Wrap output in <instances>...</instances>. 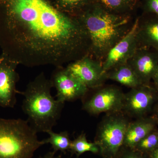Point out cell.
Wrapping results in <instances>:
<instances>
[{
    "label": "cell",
    "mask_w": 158,
    "mask_h": 158,
    "mask_svg": "<svg viewBox=\"0 0 158 158\" xmlns=\"http://www.w3.org/2000/svg\"><path fill=\"white\" fill-rule=\"evenodd\" d=\"M142 7L144 14L158 16V0H144Z\"/></svg>",
    "instance_id": "obj_21"
},
{
    "label": "cell",
    "mask_w": 158,
    "mask_h": 158,
    "mask_svg": "<svg viewBox=\"0 0 158 158\" xmlns=\"http://www.w3.org/2000/svg\"><path fill=\"white\" fill-rule=\"evenodd\" d=\"M106 73L107 79L118 82L131 89L142 85L127 62L111 69Z\"/></svg>",
    "instance_id": "obj_15"
},
{
    "label": "cell",
    "mask_w": 158,
    "mask_h": 158,
    "mask_svg": "<svg viewBox=\"0 0 158 158\" xmlns=\"http://www.w3.org/2000/svg\"><path fill=\"white\" fill-rule=\"evenodd\" d=\"M127 63L142 85H151L158 67V52L152 49L138 48Z\"/></svg>",
    "instance_id": "obj_12"
},
{
    "label": "cell",
    "mask_w": 158,
    "mask_h": 158,
    "mask_svg": "<svg viewBox=\"0 0 158 158\" xmlns=\"http://www.w3.org/2000/svg\"><path fill=\"white\" fill-rule=\"evenodd\" d=\"M139 18L134 21L131 28L107 54L102 64L105 72L121 64L127 63L139 46L137 38Z\"/></svg>",
    "instance_id": "obj_11"
},
{
    "label": "cell",
    "mask_w": 158,
    "mask_h": 158,
    "mask_svg": "<svg viewBox=\"0 0 158 158\" xmlns=\"http://www.w3.org/2000/svg\"><path fill=\"white\" fill-rule=\"evenodd\" d=\"M69 151L73 155L76 156L77 158L85 152H90L95 154L99 153L98 146L94 142H89L85 133H82L72 141Z\"/></svg>",
    "instance_id": "obj_18"
},
{
    "label": "cell",
    "mask_w": 158,
    "mask_h": 158,
    "mask_svg": "<svg viewBox=\"0 0 158 158\" xmlns=\"http://www.w3.org/2000/svg\"><path fill=\"white\" fill-rule=\"evenodd\" d=\"M155 118L152 116L137 118L128 125L123 147L134 149L148 134L157 127Z\"/></svg>",
    "instance_id": "obj_14"
},
{
    "label": "cell",
    "mask_w": 158,
    "mask_h": 158,
    "mask_svg": "<svg viewBox=\"0 0 158 158\" xmlns=\"http://www.w3.org/2000/svg\"><path fill=\"white\" fill-rule=\"evenodd\" d=\"M90 46L79 19L49 0H0V48L19 65L63 66L90 55Z\"/></svg>",
    "instance_id": "obj_1"
},
{
    "label": "cell",
    "mask_w": 158,
    "mask_h": 158,
    "mask_svg": "<svg viewBox=\"0 0 158 158\" xmlns=\"http://www.w3.org/2000/svg\"><path fill=\"white\" fill-rule=\"evenodd\" d=\"M152 113V116L155 118L158 126V102L153 109Z\"/></svg>",
    "instance_id": "obj_25"
},
{
    "label": "cell",
    "mask_w": 158,
    "mask_h": 158,
    "mask_svg": "<svg viewBox=\"0 0 158 158\" xmlns=\"http://www.w3.org/2000/svg\"><path fill=\"white\" fill-rule=\"evenodd\" d=\"M116 158H148L147 156L134 149L123 147Z\"/></svg>",
    "instance_id": "obj_22"
},
{
    "label": "cell",
    "mask_w": 158,
    "mask_h": 158,
    "mask_svg": "<svg viewBox=\"0 0 158 158\" xmlns=\"http://www.w3.org/2000/svg\"><path fill=\"white\" fill-rule=\"evenodd\" d=\"M90 41V56L102 63L109 51L132 27L131 14H115L95 1L77 15Z\"/></svg>",
    "instance_id": "obj_2"
},
{
    "label": "cell",
    "mask_w": 158,
    "mask_h": 158,
    "mask_svg": "<svg viewBox=\"0 0 158 158\" xmlns=\"http://www.w3.org/2000/svg\"><path fill=\"white\" fill-rule=\"evenodd\" d=\"M50 80L41 73L21 92L23 96L22 110L27 121L37 133L52 130L60 118L65 103L51 94Z\"/></svg>",
    "instance_id": "obj_3"
},
{
    "label": "cell",
    "mask_w": 158,
    "mask_h": 158,
    "mask_svg": "<svg viewBox=\"0 0 158 158\" xmlns=\"http://www.w3.org/2000/svg\"><path fill=\"white\" fill-rule=\"evenodd\" d=\"M17 62L2 53L0 55V107H14L16 94L21 92L16 89L19 77L16 71Z\"/></svg>",
    "instance_id": "obj_9"
},
{
    "label": "cell",
    "mask_w": 158,
    "mask_h": 158,
    "mask_svg": "<svg viewBox=\"0 0 158 158\" xmlns=\"http://www.w3.org/2000/svg\"><path fill=\"white\" fill-rule=\"evenodd\" d=\"M152 81L153 82V86L158 90V67L153 77Z\"/></svg>",
    "instance_id": "obj_24"
},
{
    "label": "cell",
    "mask_w": 158,
    "mask_h": 158,
    "mask_svg": "<svg viewBox=\"0 0 158 158\" xmlns=\"http://www.w3.org/2000/svg\"><path fill=\"white\" fill-rule=\"evenodd\" d=\"M158 146V128L150 132L135 146L134 149L147 156Z\"/></svg>",
    "instance_id": "obj_20"
},
{
    "label": "cell",
    "mask_w": 158,
    "mask_h": 158,
    "mask_svg": "<svg viewBox=\"0 0 158 158\" xmlns=\"http://www.w3.org/2000/svg\"><path fill=\"white\" fill-rule=\"evenodd\" d=\"M137 38L139 48L152 49L158 52V16L143 14L139 18Z\"/></svg>",
    "instance_id": "obj_13"
},
{
    "label": "cell",
    "mask_w": 158,
    "mask_h": 158,
    "mask_svg": "<svg viewBox=\"0 0 158 158\" xmlns=\"http://www.w3.org/2000/svg\"><path fill=\"white\" fill-rule=\"evenodd\" d=\"M102 6L113 13L119 15L131 14L138 0H97Z\"/></svg>",
    "instance_id": "obj_17"
},
{
    "label": "cell",
    "mask_w": 158,
    "mask_h": 158,
    "mask_svg": "<svg viewBox=\"0 0 158 158\" xmlns=\"http://www.w3.org/2000/svg\"><path fill=\"white\" fill-rule=\"evenodd\" d=\"M158 102V90L151 85H142L125 94L123 109L135 118L147 116Z\"/></svg>",
    "instance_id": "obj_7"
},
{
    "label": "cell",
    "mask_w": 158,
    "mask_h": 158,
    "mask_svg": "<svg viewBox=\"0 0 158 158\" xmlns=\"http://www.w3.org/2000/svg\"><path fill=\"white\" fill-rule=\"evenodd\" d=\"M121 112L108 113L100 123L94 142L102 158H116L130 122Z\"/></svg>",
    "instance_id": "obj_5"
},
{
    "label": "cell",
    "mask_w": 158,
    "mask_h": 158,
    "mask_svg": "<svg viewBox=\"0 0 158 158\" xmlns=\"http://www.w3.org/2000/svg\"><path fill=\"white\" fill-rule=\"evenodd\" d=\"M66 68L89 89L101 87L107 80L102 62L90 55L69 63Z\"/></svg>",
    "instance_id": "obj_8"
},
{
    "label": "cell",
    "mask_w": 158,
    "mask_h": 158,
    "mask_svg": "<svg viewBox=\"0 0 158 158\" xmlns=\"http://www.w3.org/2000/svg\"><path fill=\"white\" fill-rule=\"evenodd\" d=\"M124 95L118 87L106 86L98 90L89 97L84 96L83 109L92 115L121 112Z\"/></svg>",
    "instance_id": "obj_6"
},
{
    "label": "cell",
    "mask_w": 158,
    "mask_h": 158,
    "mask_svg": "<svg viewBox=\"0 0 158 158\" xmlns=\"http://www.w3.org/2000/svg\"><path fill=\"white\" fill-rule=\"evenodd\" d=\"M148 158H158V146L147 156Z\"/></svg>",
    "instance_id": "obj_26"
},
{
    "label": "cell",
    "mask_w": 158,
    "mask_h": 158,
    "mask_svg": "<svg viewBox=\"0 0 158 158\" xmlns=\"http://www.w3.org/2000/svg\"><path fill=\"white\" fill-rule=\"evenodd\" d=\"M56 154V153L54 152H49L47 153L44 155L39 157L38 158H63L62 156H57Z\"/></svg>",
    "instance_id": "obj_23"
},
{
    "label": "cell",
    "mask_w": 158,
    "mask_h": 158,
    "mask_svg": "<svg viewBox=\"0 0 158 158\" xmlns=\"http://www.w3.org/2000/svg\"><path fill=\"white\" fill-rule=\"evenodd\" d=\"M47 133L49 137L44 139V141L46 144H51L53 152L56 153L59 151L65 153L67 151H69L72 140L67 131L56 133L51 130Z\"/></svg>",
    "instance_id": "obj_16"
},
{
    "label": "cell",
    "mask_w": 158,
    "mask_h": 158,
    "mask_svg": "<svg viewBox=\"0 0 158 158\" xmlns=\"http://www.w3.org/2000/svg\"><path fill=\"white\" fill-rule=\"evenodd\" d=\"M27 120L0 118V158H32L46 144Z\"/></svg>",
    "instance_id": "obj_4"
},
{
    "label": "cell",
    "mask_w": 158,
    "mask_h": 158,
    "mask_svg": "<svg viewBox=\"0 0 158 158\" xmlns=\"http://www.w3.org/2000/svg\"><path fill=\"white\" fill-rule=\"evenodd\" d=\"M50 80L56 90L57 99L63 102L82 98L89 90L63 66L56 67Z\"/></svg>",
    "instance_id": "obj_10"
},
{
    "label": "cell",
    "mask_w": 158,
    "mask_h": 158,
    "mask_svg": "<svg viewBox=\"0 0 158 158\" xmlns=\"http://www.w3.org/2000/svg\"><path fill=\"white\" fill-rule=\"evenodd\" d=\"M96 0H56L57 9L70 15L76 16Z\"/></svg>",
    "instance_id": "obj_19"
}]
</instances>
